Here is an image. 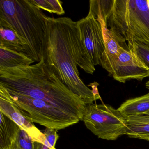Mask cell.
<instances>
[{"label":"cell","mask_w":149,"mask_h":149,"mask_svg":"<svg viewBox=\"0 0 149 149\" xmlns=\"http://www.w3.org/2000/svg\"><path fill=\"white\" fill-rule=\"evenodd\" d=\"M0 85L42 100L82 121L86 105L48 68L43 57L33 65L0 68Z\"/></svg>","instance_id":"cell-1"},{"label":"cell","mask_w":149,"mask_h":149,"mask_svg":"<svg viewBox=\"0 0 149 149\" xmlns=\"http://www.w3.org/2000/svg\"><path fill=\"white\" fill-rule=\"evenodd\" d=\"M72 20L68 17L47 16L42 56L48 68L86 105L96 100L92 90L79 76L71 47L70 27Z\"/></svg>","instance_id":"cell-2"},{"label":"cell","mask_w":149,"mask_h":149,"mask_svg":"<svg viewBox=\"0 0 149 149\" xmlns=\"http://www.w3.org/2000/svg\"><path fill=\"white\" fill-rule=\"evenodd\" d=\"M89 13L102 16L119 44L127 41L149 45L147 0H91Z\"/></svg>","instance_id":"cell-3"},{"label":"cell","mask_w":149,"mask_h":149,"mask_svg":"<svg viewBox=\"0 0 149 149\" xmlns=\"http://www.w3.org/2000/svg\"><path fill=\"white\" fill-rule=\"evenodd\" d=\"M47 16L30 0H1L0 27L14 31L39 62L42 56Z\"/></svg>","instance_id":"cell-4"},{"label":"cell","mask_w":149,"mask_h":149,"mask_svg":"<svg viewBox=\"0 0 149 149\" xmlns=\"http://www.w3.org/2000/svg\"><path fill=\"white\" fill-rule=\"evenodd\" d=\"M83 121L88 130L102 139L116 140L126 134V117L111 105H86Z\"/></svg>","instance_id":"cell-5"},{"label":"cell","mask_w":149,"mask_h":149,"mask_svg":"<svg viewBox=\"0 0 149 149\" xmlns=\"http://www.w3.org/2000/svg\"><path fill=\"white\" fill-rule=\"evenodd\" d=\"M77 22L82 41L92 63L95 66L101 65V58L104 50L101 23L89 13L85 18Z\"/></svg>","instance_id":"cell-6"},{"label":"cell","mask_w":149,"mask_h":149,"mask_svg":"<svg viewBox=\"0 0 149 149\" xmlns=\"http://www.w3.org/2000/svg\"><path fill=\"white\" fill-rule=\"evenodd\" d=\"M109 74L114 80L122 83L132 79L142 81L149 77V68L134 53L123 48Z\"/></svg>","instance_id":"cell-7"},{"label":"cell","mask_w":149,"mask_h":149,"mask_svg":"<svg viewBox=\"0 0 149 149\" xmlns=\"http://www.w3.org/2000/svg\"><path fill=\"white\" fill-rule=\"evenodd\" d=\"M0 111L25 131L34 142L37 141L45 144L46 138L44 133L22 113L12 101L6 90L1 85H0Z\"/></svg>","instance_id":"cell-8"},{"label":"cell","mask_w":149,"mask_h":149,"mask_svg":"<svg viewBox=\"0 0 149 149\" xmlns=\"http://www.w3.org/2000/svg\"><path fill=\"white\" fill-rule=\"evenodd\" d=\"M95 17L101 23L104 41V50L101 58V65L109 73L123 47L116 40L102 16L97 15Z\"/></svg>","instance_id":"cell-9"},{"label":"cell","mask_w":149,"mask_h":149,"mask_svg":"<svg viewBox=\"0 0 149 149\" xmlns=\"http://www.w3.org/2000/svg\"><path fill=\"white\" fill-rule=\"evenodd\" d=\"M77 24V22L72 21L70 27V41L74 58L78 67L86 73L92 74L95 71V66L82 41Z\"/></svg>","instance_id":"cell-10"},{"label":"cell","mask_w":149,"mask_h":149,"mask_svg":"<svg viewBox=\"0 0 149 149\" xmlns=\"http://www.w3.org/2000/svg\"><path fill=\"white\" fill-rule=\"evenodd\" d=\"M0 115V149H14L20 128L1 111Z\"/></svg>","instance_id":"cell-11"},{"label":"cell","mask_w":149,"mask_h":149,"mask_svg":"<svg viewBox=\"0 0 149 149\" xmlns=\"http://www.w3.org/2000/svg\"><path fill=\"white\" fill-rule=\"evenodd\" d=\"M126 120V136L149 141V115L127 117Z\"/></svg>","instance_id":"cell-12"},{"label":"cell","mask_w":149,"mask_h":149,"mask_svg":"<svg viewBox=\"0 0 149 149\" xmlns=\"http://www.w3.org/2000/svg\"><path fill=\"white\" fill-rule=\"evenodd\" d=\"M0 48L23 53L33 61L27 46L12 29L0 27Z\"/></svg>","instance_id":"cell-13"},{"label":"cell","mask_w":149,"mask_h":149,"mask_svg":"<svg viewBox=\"0 0 149 149\" xmlns=\"http://www.w3.org/2000/svg\"><path fill=\"white\" fill-rule=\"evenodd\" d=\"M118 110L126 117L146 115L149 112V92L141 96L128 99Z\"/></svg>","instance_id":"cell-14"},{"label":"cell","mask_w":149,"mask_h":149,"mask_svg":"<svg viewBox=\"0 0 149 149\" xmlns=\"http://www.w3.org/2000/svg\"><path fill=\"white\" fill-rule=\"evenodd\" d=\"M35 62L23 53L0 48V68L30 66Z\"/></svg>","instance_id":"cell-15"},{"label":"cell","mask_w":149,"mask_h":149,"mask_svg":"<svg viewBox=\"0 0 149 149\" xmlns=\"http://www.w3.org/2000/svg\"><path fill=\"white\" fill-rule=\"evenodd\" d=\"M31 3L40 9L58 15L65 13L62 2L59 0H30Z\"/></svg>","instance_id":"cell-16"},{"label":"cell","mask_w":149,"mask_h":149,"mask_svg":"<svg viewBox=\"0 0 149 149\" xmlns=\"http://www.w3.org/2000/svg\"><path fill=\"white\" fill-rule=\"evenodd\" d=\"M127 50L134 53L141 61L149 68V45L129 42Z\"/></svg>","instance_id":"cell-17"},{"label":"cell","mask_w":149,"mask_h":149,"mask_svg":"<svg viewBox=\"0 0 149 149\" xmlns=\"http://www.w3.org/2000/svg\"><path fill=\"white\" fill-rule=\"evenodd\" d=\"M33 142L27 133L20 128L14 149H34Z\"/></svg>","instance_id":"cell-18"},{"label":"cell","mask_w":149,"mask_h":149,"mask_svg":"<svg viewBox=\"0 0 149 149\" xmlns=\"http://www.w3.org/2000/svg\"><path fill=\"white\" fill-rule=\"evenodd\" d=\"M57 131L58 130L56 129L46 128L42 132L46 138L44 145L51 149H55L56 143L59 137L57 134Z\"/></svg>","instance_id":"cell-19"},{"label":"cell","mask_w":149,"mask_h":149,"mask_svg":"<svg viewBox=\"0 0 149 149\" xmlns=\"http://www.w3.org/2000/svg\"><path fill=\"white\" fill-rule=\"evenodd\" d=\"M99 85V84L98 83L96 82H94L90 84H89L88 85V86L91 87V88H92L91 90H92V92H93V94H94V96L95 97L96 100L100 99V100H102V98H101V96H100V95H99L98 88H97Z\"/></svg>","instance_id":"cell-20"},{"label":"cell","mask_w":149,"mask_h":149,"mask_svg":"<svg viewBox=\"0 0 149 149\" xmlns=\"http://www.w3.org/2000/svg\"><path fill=\"white\" fill-rule=\"evenodd\" d=\"M34 149H51L46 146L44 144L40 142L35 141L33 142Z\"/></svg>","instance_id":"cell-21"},{"label":"cell","mask_w":149,"mask_h":149,"mask_svg":"<svg viewBox=\"0 0 149 149\" xmlns=\"http://www.w3.org/2000/svg\"><path fill=\"white\" fill-rule=\"evenodd\" d=\"M145 86L146 88L149 90V81H148L146 82L145 84Z\"/></svg>","instance_id":"cell-22"},{"label":"cell","mask_w":149,"mask_h":149,"mask_svg":"<svg viewBox=\"0 0 149 149\" xmlns=\"http://www.w3.org/2000/svg\"><path fill=\"white\" fill-rule=\"evenodd\" d=\"M147 5H148V8H149V0H147Z\"/></svg>","instance_id":"cell-23"},{"label":"cell","mask_w":149,"mask_h":149,"mask_svg":"<svg viewBox=\"0 0 149 149\" xmlns=\"http://www.w3.org/2000/svg\"><path fill=\"white\" fill-rule=\"evenodd\" d=\"M146 115H149V112H147Z\"/></svg>","instance_id":"cell-24"}]
</instances>
